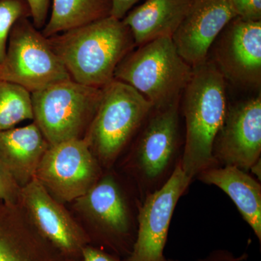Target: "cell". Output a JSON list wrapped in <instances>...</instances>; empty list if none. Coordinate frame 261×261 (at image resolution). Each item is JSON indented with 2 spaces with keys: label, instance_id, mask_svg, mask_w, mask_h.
<instances>
[{
  "label": "cell",
  "instance_id": "obj_1",
  "mask_svg": "<svg viewBox=\"0 0 261 261\" xmlns=\"http://www.w3.org/2000/svg\"><path fill=\"white\" fill-rule=\"evenodd\" d=\"M47 40L71 80L98 88L114 80L118 64L136 47L130 29L112 16Z\"/></svg>",
  "mask_w": 261,
  "mask_h": 261
},
{
  "label": "cell",
  "instance_id": "obj_2",
  "mask_svg": "<svg viewBox=\"0 0 261 261\" xmlns=\"http://www.w3.org/2000/svg\"><path fill=\"white\" fill-rule=\"evenodd\" d=\"M181 98L185 137L180 163L193 181L204 170L216 167L213 145L228 106L226 80L209 58L192 67Z\"/></svg>",
  "mask_w": 261,
  "mask_h": 261
},
{
  "label": "cell",
  "instance_id": "obj_3",
  "mask_svg": "<svg viewBox=\"0 0 261 261\" xmlns=\"http://www.w3.org/2000/svg\"><path fill=\"white\" fill-rule=\"evenodd\" d=\"M179 104L152 109L127 157L126 169L142 202L167 182L181 162Z\"/></svg>",
  "mask_w": 261,
  "mask_h": 261
},
{
  "label": "cell",
  "instance_id": "obj_4",
  "mask_svg": "<svg viewBox=\"0 0 261 261\" xmlns=\"http://www.w3.org/2000/svg\"><path fill=\"white\" fill-rule=\"evenodd\" d=\"M192 72L172 39L162 37L130 51L117 67L114 79L133 87L153 109H162L180 103Z\"/></svg>",
  "mask_w": 261,
  "mask_h": 261
},
{
  "label": "cell",
  "instance_id": "obj_5",
  "mask_svg": "<svg viewBox=\"0 0 261 261\" xmlns=\"http://www.w3.org/2000/svg\"><path fill=\"white\" fill-rule=\"evenodd\" d=\"M76 211L91 225L90 245L128 260L135 245L141 202L133 204L113 173L102 176L87 193L76 199Z\"/></svg>",
  "mask_w": 261,
  "mask_h": 261
},
{
  "label": "cell",
  "instance_id": "obj_6",
  "mask_svg": "<svg viewBox=\"0 0 261 261\" xmlns=\"http://www.w3.org/2000/svg\"><path fill=\"white\" fill-rule=\"evenodd\" d=\"M152 109L124 82L114 79L102 87V99L84 137L102 168L112 167Z\"/></svg>",
  "mask_w": 261,
  "mask_h": 261
},
{
  "label": "cell",
  "instance_id": "obj_7",
  "mask_svg": "<svg viewBox=\"0 0 261 261\" xmlns=\"http://www.w3.org/2000/svg\"><path fill=\"white\" fill-rule=\"evenodd\" d=\"M102 88L63 81L31 93L34 123L49 146L82 137L101 99Z\"/></svg>",
  "mask_w": 261,
  "mask_h": 261
},
{
  "label": "cell",
  "instance_id": "obj_8",
  "mask_svg": "<svg viewBox=\"0 0 261 261\" xmlns=\"http://www.w3.org/2000/svg\"><path fill=\"white\" fill-rule=\"evenodd\" d=\"M70 79L47 38L27 17L19 19L12 28L6 55L0 63V80L32 93Z\"/></svg>",
  "mask_w": 261,
  "mask_h": 261
},
{
  "label": "cell",
  "instance_id": "obj_9",
  "mask_svg": "<svg viewBox=\"0 0 261 261\" xmlns=\"http://www.w3.org/2000/svg\"><path fill=\"white\" fill-rule=\"evenodd\" d=\"M103 168L84 138L48 147L35 178L62 204L73 202L97 183Z\"/></svg>",
  "mask_w": 261,
  "mask_h": 261
},
{
  "label": "cell",
  "instance_id": "obj_10",
  "mask_svg": "<svg viewBox=\"0 0 261 261\" xmlns=\"http://www.w3.org/2000/svg\"><path fill=\"white\" fill-rule=\"evenodd\" d=\"M192 182L179 163L161 188L146 196L139 207L137 238L127 261H168L164 250L173 212Z\"/></svg>",
  "mask_w": 261,
  "mask_h": 261
},
{
  "label": "cell",
  "instance_id": "obj_11",
  "mask_svg": "<svg viewBox=\"0 0 261 261\" xmlns=\"http://www.w3.org/2000/svg\"><path fill=\"white\" fill-rule=\"evenodd\" d=\"M208 58L233 85L260 89L261 21L236 17L216 39Z\"/></svg>",
  "mask_w": 261,
  "mask_h": 261
},
{
  "label": "cell",
  "instance_id": "obj_12",
  "mask_svg": "<svg viewBox=\"0 0 261 261\" xmlns=\"http://www.w3.org/2000/svg\"><path fill=\"white\" fill-rule=\"evenodd\" d=\"M261 95L228 106L215 138L212 155L216 167L233 166L250 172L260 160Z\"/></svg>",
  "mask_w": 261,
  "mask_h": 261
},
{
  "label": "cell",
  "instance_id": "obj_13",
  "mask_svg": "<svg viewBox=\"0 0 261 261\" xmlns=\"http://www.w3.org/2000/svg\"><path fill=\"white\" fill-rule=\"evenodd\" d=\"M19 203L43 238L67 256L82 259L88 233L37 178L20 189Z\"/></svg>",
  "mask_w": 261,
  "mask_h": 261
},
{
  "label": "cell",
  "instance_id": "obj_14",
  "mask_svg": "<svg viewBox=\"0 0 261 261\" xmlns=\"http://www.w3.org/2000/svg\"><path fill=\"white\" fill-rule=\"evenodd\" d=\"M236 17L229 0H192L171 38L178 54L192 67L202 64L223 29Z\"/></svg>",
  "mask_w": 261,
  "mask_h": 261
},
{
  "label": "cell",
  "instance_id": "obj_15",
  "mask_svg": "<svg viewBox=\"0 0 261 261\" xmlns=\"http://www.w3.org/2000/svg\"><path fill=\"white\" fill-rule=\"evenodd\" d=\"M0 261H82L67 256L38 232L22 206L0 201Z\"/></svg>",
  "mask_w": 261,
  "mask_h": 261
},
{
  "label": "cell",
  "instance_id": "obj_16",
  "mask_svg": "<svg viewBox=\"0 0 261 261\" xmlns=\"http://www.w3.org/2000/svg\"><path fill=\"white\" fill-rule=\"evenodd\" d=\"M49 147L34 122L0 132V161L20 189L35 178Z\"/></svg>",
  "mask_w": 261,
  "mask_h": 261
},
{
  "label": "cell",
  "instance_id": "obj_17",
  "mask_svg": "<svg viewBox=\"0 0 261 261\" xmlns=\"http://www.w3.org/2000/svg\"><path fill=\"white\" fill-rule=\"evenodd\" d=\"M196 179L223 190L232 200L261 243L260 181L248 172L233 166H218L204 170Z\"/></svg>",
  "mask_w": 261,
  "mask_h": 261
},
{
  "label": "cell",
  "instance_id": "obj_18",
  "mask_svg": "<svg viewBox=\"0 0 261 261\" xmlns=\"http://www.w3.org/2000/svg\"><path fill=\"white\" fill-rule=\"evenodd\" d=\"M192 0H146L122 20L130 29L136 47L162 37L172 38Z\"/></svg>",
  "mask_w": 261,
  "mask_h": 261
},
{
  "label": "cell",
  "instance_id": "obj_19",
  "mask_svg": "<svg viewBox=\"0 0 261 261\" xmlns=\"http://www.w3.org/2000/svg\"><path fill=\"white\" fill-rule=\"evenodd\" d=\"M111 0H53L42 34L49 38L111 16Z\"/></svg>",
  "mask_w": 261,
  "mask_h": 261
},
{
  "label": "cell",
  "instance_id": "obj_20",
  "mask_svg": "<svg viewBox=\"0 0 261 261\" xmlns=\"http://www.w3.org/2000/svg\"><path fill=\"white\" fill-rule=\"evenodd\" d=\"M34 120L30 92L17 84L0 80V132Z\"/></svg>",
  "mask_w": 261,
  "mask_h": 261
},
{
  "label": "cell",
  "instance_id": "obj_21",
  "mask_svg": "<svg viewBox=\"0 0 261 261\" xmlns=\"http://www.w3.org/2000/svg\"><path fill=\"white\" fill-rule=\"evenodd\" d=\"M30 15L25 0H0V63L4 60L12 28L19 19Z\"/></svg>",
  "mask_w": 261,
  "mask_h": 261
},
{
  "label": "cell",
  "instance_id": "obj_22",
  "mask_svg": "<svg viewBox=\"0 0 261 261\" xmlns=\"http://www.w3.org/2000/svg\"><path fill=\"white\" fill-rule=\"evenodd\" d=\"M20 188L0 161V201L11 204H18Z\"/></svg>",
  "mask_w": 261,
  "mask_h": 261
},
{
  "label": "cell",
  "instance_id": "obj_23",
  "mask_svg": "<svg viewBox=\"0 0 261 261\" xmlns=\"http://www.w3.org/2000/svg\"><path fill=\"white\" fill-rule=\"evenodd\" d=\"M237 17L261 21V0H229Z\"/></svg>",
  "mask_w": 261,
  "mask_h": 261
},
{
  "label": "cell",
  "instance_id": "obj_24",
  "mask_svg": "<svg viewBox=\"0 0 261 261\" xmlns=\"http://www.w3.org/2000/svg\"><path fill=\"white\" fill-rule=\"evenodd\" d=\"M30 10L33 24L37 29L45 25L51 0H25Z\"/></svg>",
  "mask_w": 261,
  "mask_h": 261
},
{
  "label": "cell",
  "instance_id": "obj_25",
  "mask_svg": "<svg viewBox=\"0 0 261 261\" xmlns=\"http://www.w3.org/2000/svg\"><path fill=\"white\" fill-rule=\"evenodd\" d=\"M82 261H126L112 254L89 245L84 247L82 255Z\"/></svg>",
  "mask_w": 261,
  "mask_h": 261
},
{
  "label": "cell",
  "instance_id": "obj_26",
  "mask_svg": "<svg viewBox=\"0 0 261 261\" xmlns=\"http://www.w3.org/2000/svg\"><path fill=\"white\" fill-rule=\"evenodd\" d=\"M248 257L247 253L235 255L232 252L225 249H217L209 252L206 256L196 261H244Z\"/></svg>",
  "mask_w": 261,
  "mask_h": 261
},
{
  "label": "cell",
  "instance_id": "obj_27",
  "mask_svg": "<svg viewBox=\"0 0 261 261\" xmlns=\"http://www.w3.org/2000/svg\"><path fill=\"white\" fill-rule=\"evenodd\" d=\"M140 0H111L112 8H111V16L122 20Z\"/></svg>",
  "mask_w": 261,
  "mask_h": 261
},
{
  "label": "cell",
  "instance_id": "obj_28",
  "mask_svg": "<svg viewBox=\"0 0 261 261\" xmlns=\"http://www.w3.org/2000/svg\"><path fill=\"white\" fill-rule=\"evenodd\" d=\"M168 261H180V260H176V259H168Z\"/></svg>",
  "mask_w": 261,
  "mask_h": 261
}]
</instances>
